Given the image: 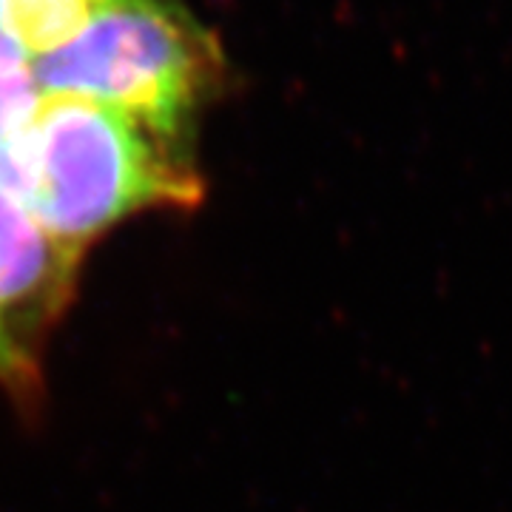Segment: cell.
<instances>
[{"label": "cell", "mask_w": 512, "mask_h": 512, "mask_svg": "<svg viewBox=\"0 0 512 512\" xmlns=\"http://www.w3.org/2000/svg\"><path fill=\"white\" fill-rule=\"evenodd\" d=\"M0 185L74 254L137 211L194 205L202 188L188 137L80 97H40L0 154Z\"/></svg>", "instance_id": "obj_1"}, {"label": "cell", "mask_w": 512, "mask_h": 512, "mask_svg": "<svg viewBox=\"0 0 512 512\" xmlns=\"http://www.w3.org/2000/svg\"><path fill=\"white\" fill-rule=\"evenodd\" d=\"M29 69L43 97L106 103L188 137L191 114L214 92L220 52L168 0H120Z\"/></svg>", "instance_id": "obj_2"}, {"label": "cell", "mask_w": 512, "mask_h": 512, "mask_svg": "<svg viewBox=\"0 0 512 512\" xmlns=\"http://www.w3.org/2000/svg\"><path fill=\"white\" fill-rule=\"evenodd\" d=\"M77 254L0 185V379L29 382L35 342L69 291Z\"/></svg>", "instance_id": "obj_3"}, {"label": "cell", "mask_w": 512, "mask_h": 512, "mask_svg": "<svg viewBox=\"0 0 512 512\" xmlns=\"http://www.w3.org/2000/svg\"><path fill=\"white\" fill-rule=\"evenodd\" d=\"M120 0H0V29L23 60L72 43L94 18Z\"/></svg>", "instance_id": "obj_4"}, {"label": "cell", "mask_w": 512, "mask_h": 512, "mask_svg": "<svg viewBox=\"0 0 512 512\" xmlns=\"http://www.w3.org/2000/svg\"><path fill=\"white\" fill-rule=\"evenodd\" d=\"M15 63H29V60H23V57L18 55V49L6 40L3 29H0V69H3V66H15Z\"/></svg>", "instance_id": "obj_5"}]
</instances>
